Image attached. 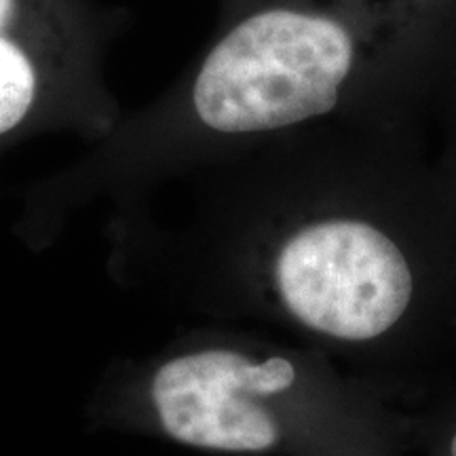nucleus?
<instances>
[{
	"mask_svg": "<svg viewBox=\"0 0 456 456\" xmlns=\"http://www.w3.org/2000/svg\"><path fill=\"white\" fill-rule=\"evenodd\" d=\"M226 237L245 306L391 395L456 351V182L436 123L275 142Z\"/></svg>",
	"mask_w": 456,
	"mask_h": 456,
	"instance_id": "f257e3e1",
	"label": "nucleus"
},
{
	"mask_svg": "<svg viewBox=\"0 0 456 456\" xmlns=\"http://www.w3.org/2000/svg\"><path fill=\"white\" fill-rule=\"evenodd\" d=\"M456 91V0H260L192 72L199 142L436 123Z\"/></svg>",
	"mask_w": 456,
	"mask_h": 456,
	"instance_id": "f03ea898",
	"label": "nucleus"
},
{
	"mask_svg": "<svg viewBox=\"0 0 456 456\" xmlns=\"http://www.w3.org/2000/svg\"><path fill=\"white\" fill-rule=\"evenodd\" d=\"M155 425L182 446L248 456H408L416 414L305 345L208 338L155 370Z\"/></svg>",
	"mask_w": 456,
	"mask_h": 456,
	"instance_id": "7ed1b4c3",
	"label": "nucleus"
},
{
	"mask_svg": "<svg viewBox=\"0 0 456 456\" xmlns=\"http://www.w3.org/2000/svg\"><path fill=\"white\" fill-rule=\"evenodd\" d=\"M17 0H0V135L13 131L30 114L38 94V72L11 28Z\"/></svg>",
	"mask_w": 456,
	"mask_h": 456,
	"instance_id": "20e7f679",
	"label": "nucleus"
},
{
	"mask_svg": "<svg viewBox=\"0 0 456 456\" xmlns=\"http://www.w3.org/2000/svg\"><path fill=\"white\" fill-rule=\"evenodd\" d=\"M416 450L423 456H456V395L416 412Z\"/></svg>",
	"mask_w": 456,
	"mask_h": 456,
	"instance_id": "39448f33",
	"label": "nucleus"
}]
</instances>
